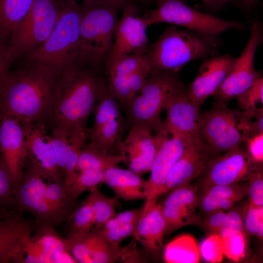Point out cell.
<instances>
[{
	"mask_svg": "<svg viewBox=\"0 0 263 263\" xmlns=\"http://www.w3.org/2000/svg\"><path fill=\"white\" fill-rule=\"evenodd\" d=\"M146 65V64L136 70L129 78L130 100L140 91L144 85L146 78L148 75Z\"/></svg>",
	"mask_w": 263,
	"mask_h": 263,
	"instance_id": "obj_48",
	"label": "cell"
},
{
	"mask_svg": "<svg viewBox=\"0 0 263 263\" xmlns=\"http://www.w3.org/2000/svg\"><path fill=\"white\" fill-rule=\"evenodd\" d=\"M81 6L63 0L56 25L46 41L21 59L42 64L57 74L79 66Z\"/></svg>",
	"mask_w": 263,
	"mask_h": 263,
	"instance_id": "obj_6",
	"label": "cell"
},
{
	"mask_svg": "<svg viewBox=\"0 0 263 263\" xmlns=\"http://www.w3.org/2000/svg\"><path fill=\"white\" fill-rule=\"evenodd\" d=\"M145 3H155L157 4L160 0H140Z\"/></svg>",
	"mask_w": 263,
	"mask_h": 263,
	"instance_id": "obj_54",
	"label": "cell"
},
{
	"mask_svg": "<svg viewBox=\"0 0 263 263\" xmlns=\"http://www.w3.org/2000/svg\"><path fill=\"white\" fill-rule=\"evenodd\" d=\"M244 144L245 150L250 158L258 165H263V132L248 138Z\"/></svg>",
	"mask_w": 263,
	"mask_h": 263,
	"instance_id": "obj_47",
	"label": "cell"
},
{
	"mask_svg": "<svg viewBox=\"0 0 263 263\" xmlns=\"http://www.w3.org/2000/svg\"><path fill=\"white\" fill-rule=\"evenodd\" d=\"M35 0H0V44L6 47L14 29Z\"/></svg>",
	"mask_w": 263,
	"mask_h": 263,
	"instance_id": "obj_28",
	"label": "cell"
},
{
	"mask_svg": "<svg viewBox=\"0 0 263 263\" xmlns=\"http://www.w3.org/2000/svg\"><path fill=\"white\" fill-rule=\"evenodd\" d=\"M125 158L121 154H113L103 152L92 143L84 144L79 154L77 171L89 169L105 170L108 168L116 166Z\"/></svg>",
	"mask_w": 263,
	"mask_h": 263,
	"instance_id": "obj_32",
	"label": "cell"
},
{
	"mask_svg": "<svg viewBox=\"0 0 263 263\" xmlns=\"http://www.w3.org/2000/svg\"><path fill=\"white\" fill-rule=\"evenodd\" d=\"M165 261L168 263H198L201 255L195 239L189 234L179 236L163 248Z\"/></svg>",
	"mask_w": 263,
	"mask_h": 263,
	"instance_id": "obj_29",
	"label": "cell"
},
{
	"mask_svg": "<svg viewBox=\"0 0 263 263\" xmlns=\"http://www.w3.org/2000/svg\"><path fill=\"white\" fill-rule=\"evenodd\" d=\"M240 110L244 112H254L263 108V79L262 76L237 98Z\"/></svg>",
	"mask_w": 263,
	"mask_h": 263,
	"instance_id": "obj_37",
	"label": "cell"
},
{
	"mask_svg": "<svg viewBox=\"0 0 263 263\" xmlns=\"http://www.w3.org/2000/svg\"><path fill=\"white\" fill-rule=\"evenodd\" d=\"M75 1L82 0L83 2L90 1L100 3H117L125 5L128 2L132 0H75Z\"/></svg>",
	"mask_w": 263,
	"mask_h": 263,
	"instance_id": "obj_51",
	"label": "cell"
},
{
	"mask_svg": "<svg viewBox=\"0 0 263 263\" xmlns=\"http://www.w3.org/2000/svg\"><path fill=\"white\" fill-rule=\"evenodd\" d=\"M21 124L28 158L43 168L52 178H64L57 165L50 135L47 134L44 125L33 123Z\"/></svg>",
	"mask_w": 263,
	"mask_h": 263,
	"instance_id": "obj_22",
	"label": "cell"
},
{
	"mask_svg": "<svg viewBox=\"0 0 263 263\" xmlns=\"http://www.w3.org/2000/svg\"><path fill=\"white\" fill-rule=\"evenodd\" d=\"M245 230L260 239L263 236V207L247 203L244 217Z\"/></svg>",
	"mask_w": 263,
	"mask_h": 263,
	"instance_id": "obj_43",
	"label": "cell"
},
{
	"mask_svg": "<svg viewBox=\"0 0 263 263\" xmlns=\"http://www.w3.org/2000/svg\"><path fill=\"white\" fill-rule=\"evenodd\" d=\"M241 199L238 198L216 199L198 192L197 207L204 216L230 209Z\"/></svg>",
	"mask_w": 263,
	"mask_h": 263,
	"instance_id": "obj_42",
	"label": "cell"
},
{
	"mask_svg": "<svg viewBox=\"0 0 263 263\" xmlns=\"http://www.w3.org/2000/svg\"><path fill=\"white\" fill-rule=\"evenodd\" d=\"M166 113L163 124L170 134L189 136L196 140L200 117V107L189 97L180 80L169 91L163 103Z\"/></svg>",
	"mask_w": 263,
	"mask_h": 263,
	"instance_id": "obj_16",
	"label": "cell"
},
{
	"mask_svg": "<svg viewBox=\"0 0 263 263\" xmlns=\"http://www.w3.org/2000/svg\"><path fill=\"white\" fill-rule=\"evenodd\" d=\"M88 131L87 127H81L75 128L69 132L65 163L62 171L68 188L77 175V162L81 150L88 138Z\"/></svg>",
	"mask_w": 263,
	"mask_h": 263,
	"instance_id": "obj_31",
	"label": "cell"
},
{
	"mask_svg": "<svg viewBox=\"0 0 263 263\" xmlns=\"http://www.w3.org/2000/svg\"><path fill=\"white\" fill-rule=\"evenodd\" d=\"M244 214L240 209L231 207L227 210L218 211L204 216L198 225L210 234L222 227L231 228L236 231H245Z\"/></svg>",
	"mask_w": 263,
	"mask_h": 263,
	"instance_id": "obj_33",
	"label": "cell"
},
{
	"mask_svg": "<svg viewBox=\"0 0 263 263\" xmlns=\"http://www.w3.org/2000/svg\"><path fill=\"white\" fill-rule=\"evenodd\" d=\"M13 64L7 54L6 47L0 44V91Z\"/></svg>",
	"mask_w": 263,
	"mask_h": 263,
	"instance_id": "obj_49",
	"label": "cell"
},
{
	"mask_svg": "<svg viewBox=\"0 0 263 263\" xmlns=\"http://www.w3.org/2000/svg\"><path fill=\"white\" fill-rule=\"evenodd\" d=\"M223 46L219 37L171 25L148 47L145 54L146 69L149 75L159 71L179 72L190 61L217 55Z\"/></svg>",
	"mask_w": 263,
	"mask_h": 263,
	"instance_id": "obj_4",
	"label": "cell"
},
{
	"mask_svg": "<svg viewBox=\"0 0 263 263\" xmlns=\"http://www.w3.org/2000/svg\"><path fill=\"white\" fill-rule=\"evenodd\" d=\"M16 210L14 211H5V210H0V219L4 217V216H6L7 215L9 214V213L15 211Z\"/></svg>",
	"mask_w": 263,
	"mask_h": 263,
	"instance_id": "obj_53",
	"label": "cell"
},
{
	"mask_svg": "<svg viewBox=\"0 0 263 263\" xmlns=\"http://www.w3.org/2000/svg\"><path fill=\"white\" fill-rule=\"evenodd\" d=\"M206 6L212 9H219L226 4L237 0H198Z\"/></svg>",
	"mask_w": 263,
	"mask_h": 263,
	"instance_id": "obj_50",
	"label": "cell"
},
{
	"mask_svg": "<svg viewBox=\"0 0 263 263\" xmlns=\"http://www.w3.org/2000/svg\"><path fill=\"white\" fill-rule=\"evenodd\" d=\"M66 238L74 240L86 235L94 228V220L89 196L71 213L65 222Z\"/></svg>",
	"mask_w": 263,
	"mask_h": 263,
	"instance_id": "obj_30",
	"label": "cell"
},
{
	"mask_svg": "<svg viewBox=\"0 0 263 263\" xmlns=\"http://www.w3.org/2000/svg\"><path fill=\"white\" fill-rule=\"evenodd\" d=\"M32 239L42 252L48 263H53L56 255L65 251H69L68 239L61 237L51 225L45 226Z\"/></svg>",
	"mask_w": 263,
	"mask_h": 263,
	"instance_id": "obj_34",
	"label": "cell"
},
{
	"mask_svg": "<svg viewBox=\"0 0 263 263\" xmlns=\"http://www.w3.org/2000/svg\"><path fill=\"white\" fill-rule=\"evenodd\" d=\"M245 8L250 9L254 7L259 0H238Z\"/></svg>",
	"mask_w": 263,
	"mask_h": 263,
	"instance_id": "obj_52",
	"label": "cell"
},
{
	"mask_svg": "<svg viewBox=\"0 0 263 263\" xmlns=\"http://www.w3.org/2000/svg\"><path fill=\"white\" fill-rule=\"evenodd\" d=\"M122 10L107 64L126 55H145L148 47V26L143 17L138 14L136 5L131 1Z\"/></svg>",
	"mask_w": 263,
	"mask_h": 263,
	"instance_id": "obj_14",
	"label": "cell"
},
{
	"mask_svg": "<svg viewBox=\"0 0 263 263\" xmlns=\"http://www.w3.org/2000/svg\"><path fill=\"white\" fill-rule=\"evenodd\" d=\"M143 206L132 210H126L117 214L108 220L102 226L104 230L113 229L138 221Z\"/></svg>",
	"mask_w": 263,
	"mask_h": 263,
	"instance_id": "obj_45",
	"label": "cell"
},
{
	"mask_svg": "<svg viewBox=\"0 0 263 263\" xmlns=\"http://www.w3.org/2000/svg\"><path fill=\"white\" fill-rule=\"evenodd\" d=\"M104 183L109 186L117 198L125 201L147 198L148 181L132 171L114 166L104 171Z\"/></svg>",
	"mask_w": 263,
	"mask_h": 263,
	"instance_id": "obj_26",
	"label": "cell"
},
{
	"mask_svg": "<svg viewBox=\"0 0 263 263\" xmlns=\"http://www.w3.org/2000/svg\"><path fill=\"white\" fill-rule=\"evenodd\" d=\"M106 85L93 69L77 66L62 73L43 122L46 130L69 132L87 127Z\"/></svg>",
	"mask_w": 263,
	"mask_h": 263,
	"instance_id": "obj_2",
	"label": "cell"
},
{
	"mask_svg": "<svg viewBox=\"0 0 263 263\" xmlns=\"http://www.w3.org/2000/svg\"><path fill=\"white\" fill-rule=\"evenodd\" d=\"M248 204L257 207H263V169L258 170L247 181Z\"/></svg>",
	"mask_w": 263,
	"mask_h": 263,
	"instance_id": "obj_44",
	"label": "cell"
},
{
	"mask_svg": "<svg viewBox=\"0 0 263 263\" xmlns=\"http://www.w3.org/2000/svg\"><path fill=\"white\" fill-rule=\"evenodd\" d=\"M198 187L190 183L170 191L162 207L166 225V234L186 225H198L201 219L197 212Z\"/></svg>",
	"mask_w": 263,
	"mask_h": 263,
	"instance_id": "obj_18",
	"label": "cell"
},
{
	"mask_svg": "<svg viewBox=\"0 0 263 263\" xmlns=\"http://www.w3.org/2000/svg\"><path fill=\"white\" fill-rule=\"evenodd\" d=\"M124 5L90 1L80 5L79 66L97 70L107 63L119 19L118 14Z\"/></svg>",
	"mask_w": 263,
	"mask_h": 263,
	"instance_id": "obj_5",
	"label": "cell"
},
{
	"mask_svg": "<svg viewBox=\"0 0 263 263\" xmlns=\"http://www.w3.org/2000/svg\"><path fill=\"white\" fill-rule=\"evenodd\" d=\"M153 9L142 17L148 26L160 23L183 27L199 34L219 37L229 30L243 31L244 23L237 20H225L197 11L181 0H160Z\"/></svg>",
	"mask_w": 263,
	"mask_h": 263,
	"instance_id": "obj_8",
	"label": "cell"
},
{
	"mask_svg": "<svg viewBox=\"0 0 263 263\" xmlns=\"http://www.w3.org/2000/svg\"><path fill=\"white\" fill-rule=\"evenodd\" d=\"M179 72L159 71L149 75L140 91L123 107L130 126L145 127L153 133L164 128L161 113L165 98L180 80Z\"/></svg>",
	"mask_w": 263,
	"mask_h": 263,
	"instance_id": "obj_9",
	"label": "cell"
},
{
	"mask_svg": "<svg viewBox=\"0 0 263 263\" xmlns=\"http://www.w3.org/2000/svg\"><path fill=\"white\" fill-rule=\"evenodd\" d=\"M34 228V220L26 219L19 210L0 219V263L11 262Z\"/></svg>",
	"mask_w": 263,
	"mask_h": 263,
	"instance_id": "obj_24",
	"label": "cell"
},
{
	"mask_svg": "<svg viewBox=\"0 0 263 263\" xmlns=\"http://www.w3.org/2000/svg\"><path fill=\"white\" fill-rule=\"evenodd\" d=\"M0 152L14 193L21 182L28 152L22 126L14 116L0 118Z\"/></svg>",
	"mask_w": 263,
	"mask_h": 263,
	"instance_id": "obj_17",
	"label": "cell"
},
{
	"mask_svg": "<svg viewBox=\"0 0 263 263\" xmlns=\"http://www.w3.org/2000/svg\"><path fill=\"white\" fill-rule=\"evenodd\" d=\"M230 55H216L203 60L197 75L187 91L189 97L198 107L219 88L236 59Z\"/></svg>",
	"mask_w": 263,
	"mask_h": 263,
	"instance_id": "obj_19",
	"label": "cell"
},
{
	"mask_svg": "<svg viewBox=\"0 0 263 263\" xmlns=\"http://www.w3.org/2000/svg\"><path fill=\"white\" fill-rule=\"evenodd\" d=\"M261 169L263 165L257 164L241 146L208 160L195 183L199 190L246 181Z\"/></svg>",
	"mask_w": 263,
	"mask_h": 263,
	"instance_id": "obj_12",
	"label": "cell"
},
{
	"mask_svg": "<svg viewBox=\"0 0 263 263\" xmlns=\"http://www.w3.org/2000/svg\"><path fill=\"white\" fill-rule=\"evenodd\" d=\"M50 177L46 171L28 157L21 182L14 192L17 210L31 215L35 228L38 230L48 225L59 226L67 220L45 198Z\"/></svg>",
	"mask_w": 263,
	"mask_h": 263,
	"instance_id": "obj_10",
	"label": "cell"
},
{
	"mask_svg": "<svg viewBox=\"0 0 263 263\" xmlns=\"http://www.w3.org/2000/svg\"><path fill=\"white\" fill-rule=\"evenodd\" d=\"M79 254L89 263H113L121 259L122 249L104 236L102 227L95 228L76 244Z\"/></svg>",
	"mask_w": 263,
	"mask_h": 263,
	"instance_id": "obj_27",
	"label": "cell"
},
{
	"mask_svg": "<svg viewBox=\"0 0 263 263\" xmlns=\"http://www.w3.org/2000/svg\"><path fill=\"white\" fill-rule=\"evenodd\" d=\"M146 64L145 55L131 54L107 64L108 89L122 107L130 100V76Z\"/></svg>",
	"mask_w": 263,
	"mask_h": 263,
	"instance_id": "obj_25",
	"label": "cell"
},
{
	"mask_svg": "<svg viewBox=\"0 0 263 263\" xmlns=\"http://www.w3.org/2000/svg\"><path fill=\"white\" fill-rule=\"evenodd\" d=\"M137 222L107 230H103L102 227V233L110 243L119 245L123 240L133 236Z\"/></svg>",
	"mask_w": 263,
	"mask_h": 263,
	"instance_id": "obj_46",
	"label": "cell"
},
{
	"mask_svg": "<svg viewBox=\"0 0 263 263\" xmlns=\"http://www.w3.org/2000/svg\"><path fill=\"white\" fill-rule=\"evenodd\" d=\"M166 229L162 204L157 199L146 200L133 236L148 255L157 257L162 252Z\"/></svg>",
	"mask_w": 263,
	"mask_h": 263,
	"instance_id": "obj_21",
	"label": "cell"
},
{
	"mask_svg": "<svg viewBox=\"0 0 263 263\" xmlns=\"http://www.w3.org/2000/svg\"><path fill=\"white\" fill-rule=\"evenodd\" d=\"M167 133L164 127L153 134L145 127L131 126L118 147L119 154L124 156L129 169L140 176L150 171L158 149Z\"/></svg>",
	"mask_w": 263,
	"mask_h": 263,
	"instance_id": "obj_15",
	"label": "cell"
},
{
	"mask_svg": "<svg viewBox=\"0 0 263 263\" xmlns=\"http://www.w3.org/2000/svg\"><path fill=\"white\" fill-rule=\"evenodd\" d=\"M260 22L256 19L252 23L249 38L239 57H236L230 71L219 88L212 95L214 106H227L259 78L260 75L254 67V58L261 41Z\"/></svg>",
	"mask_w": 263,
	"mask_h": 263,
	"instance_id": "obj_11",
	"label": "cell"
},
{
	"mask_svg": "<svg viewBox=\"0 0 263 263\" xmlns=\"http://www.w3.org/2000/svg\"><path fill=\"white\" fill-rule=\"evenodd\" d=\"M191 139L193 138L189 136L167 133L158 149L150 170L146 200L158 199L167 176L182 156Z\"/></svg>",
	"mask_w": 263,
	"mask_h": 263,
	"instance_id": "obj_20",
	"label": "cell"
},
{
	"mask_svg": "<svg viewBox=\"0 0 263 263\" xmlns=\"http://www.w3.org/2000/svg\"><path fill=\"white\" fill-rule=\"evenodd\" d=\"M198 192L216 199H242L247 195V181L230 185H213L198 190Z\"/></svg>",
	"mask_w": 263,
	"mask_h": 263,
	"instance_id": "obj_38",
	"label": "cell"
},
{
	"mask_svg": "<svg viewBox=\"0 0 263 263\" xmlns=\"http://www.w3.org/2000/svg\"><path fill=\"white\" fill-rule=\"evenodd\" d=\"M224 255L234 262L244 257L246 246L245 231L236 232L222 238Z\"/></svg>",
	"mask_w": 263,
	"mask_h": 263,
	"instance_id": "obj_39",
	"label": "cell"
},
{
	"mask_svg": "<svg viewBox=\"0 0 263 263\" xmlns=\"http://www.w3.org/2000/svg\"><path fill=\"white\" fill-rule=\"evenodd\" d=\"M90 197L94 220L95 228L102 227L104 223L115 214L117 198H111L103 194L94 187L89 190Z\"/></svg>",
	"mask_w": 263,
	"mask_h": 263,
	"instance_id": "obj_35",
	"label": "cell"
},
{
	"mask_svg": "<svg viewBox=\"0 0 263 263\" xmlns=\"http://www.w3.org/2000/svg\"><path fill=\"white\" fill-rule=\"evenodd\" d=\"M17 61L0 91V118L10 115L21 123L43 124L60 74L38 62Z\"/></svg>",
	"mask_w": 263,
	"mask_h": 263,
	"instance_id": "obj_1",
	"label": "cell"
},
{
	"mask_svg": "<svg viewBox=\"0 0 263 263\" xmlns=\"http://www.w3.org/2000/svg\"><path fill=\"white\" fill-rule=\"evenodd\" d=\"M199 249L201 257L207 262L221 263L223 260L222 239L217 234L211 233L203 240Z\"/></svg>",
	"mask_w": 263,
	"mask_h": 263,
	"instance_id": "obj_41",
	"label": "cell"
},
{
	"mask_svg": "<svg viewBox=\"0 0 263 263\" xmlns=\"http://www.w3.org/2000/svg\"><path fill=\"white\" fill-rule=\"evenodd\" d=\"M0 210H18L10 176L0 152Z\"/></svg>",
	"mask_w": 263,
	"mask_h": 263,
	"instance_id": "obj_40",
	"label": "cell"
},
{
	"mask_svg": "<svg viewBox=\"0 0 263 263\" xmlns=\"http://www.w3.org/2000/svg\"><path fill=\"white\" fill-rule=\"evenodd\" d=\"M118 101L110 92L108 86L103 89L94 110V123L88 128V138L100 150L109 153L122 141L123 120Z\"/></svg>",
	"mask_w": 263,
	"mask_h": 263,
	"instance_id": "obj_13",
	"label": "cell"
},
{
	"mask_svg": "<svg viewBox=\"0 0 263 263\" xmlns=\"http://www.w3.org/2000/svg\"><path fill=\"white\" fill-rule=\"evenodd\" d=\"M208 160L207 156L197 147L194 140L191 139L183 155L167 176L159 191V197L191 182L200 175Z\"/></svg>",
	"mask_w": 263,
	"mask_h": 263,
	"instance_id": "obj_23",
	"label": "cell"
},
{
	"mask_svg": "<svg viewBox=\"0 0 263 263\" xmlns=\"http://www.w3.org/2000/svg\"><path fill=\"white\" fill-rule=\"evenodd\" d=\"M104 171L89 169L79 171L68 188L70 201L76 204L77 199L83 193L104 183Z\"/></svg>",
	"mask_w": 263,
	"mask_h": 263,
	"instance_id": "obj_36",
	"label": "cell"
},
{
	"mask_svg": "<svg viewBox=\"0 0 263 263\" xmlns=\"http://www.w3.org/2000/svg\"><path fill=\"white\" fill-rule=\"evenodd\" d=\"M263 132V108L244 112L227 106L213 107L200 113L195 143L209 159L243 146Z\"/></svg>",
	"mask_w": 263,
	"mask_h": 263,
	"instance_id": "obj_3",
	"label": "cell"
},
{
	"mask_svg": "<svg viewBox=\"0 0 263 263\" xmlns=\"http://www.w3.org/2000/svg\"><path fill=\"white\" fill-rule=\"evenodd\" d=\"M63 0H35L13 31L6 47L13 63L36 50L48 38L57 22Z\"/></svg>",
	"mask_w": 263,
	"mask_h": 263,
	"instance_id": "obj_7",
	"label": "cell"
}]
</instances>
